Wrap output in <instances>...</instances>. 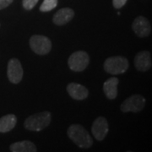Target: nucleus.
<instances>
[{
    "mask_svg": "<svg viewBox=\"0 0 152 152\" xmlns=\"http://www.w3.org/2000/svg\"><path fill=\"white\" fill-rule=\"evenodd\" d=\"M69 138L77 146L82 149H88L93 145V140L88 131L80 124H72L68 129Z\"/></svg>",
    "mask_w": 152,
    "mask_h": 152,
    "instance_id": "1",
    "label": "nucleus"
},
{
    "mask_svg": "<svg viewBox=\"0 0 152 152\" xmlns=\"http://www.w3.org/2000/svg\"><path fill=\"white\" fill-rule=\"evenodd\" d=\"M52 120L49 112H42L28 117L24 123L25 128L31 131H40L47 128Z\"/></svg>",
    "mask_w": 152,
    "mask_h": 152,
    "instance_id": "2",
    "label": "nucleus"
},
{
    "mask_svg": "<svg viewBox=\"0 0 152 152\" xmlns=\"http://www.w3.org/2000/svg\"><path fill=\"white\" fill-rule=\"evenodd\" d=\"M129 61L122 56L111 57L105 60L104 69L111 75H121L124 74L129 69Z\"/></svg>",
    "mask_w": 152,
    "mask_h": 152,
    "instance_id": "3",
    "label": "nucleus"
},
{
    "mask_svg": "<svg viewBox=\"0 0 152 152\" xmlns=\"http://www.w3.org/2000/svg\"><path fill=\"white\" fill-rule=\"evenodd\" d=\"M30 47L35 53L45 55L50 53L52 49V42L42 35H34L30 39Z\"/></svg>",
    "mask_w": 152,
    "mask_h": 152,
    "instance_id": "4",
    "label": "nucleus"
},
{
    "mask_svg": "<svg viewBox=\"0 0 152 152\" xmlns=\"http://www.w3.org/2000/svg\"><path fill=\"white\" fill-rule=\"evenodd\" d=\"M90 63V58L86 52L78 51L69 56L68 64L71 70L75 72H81L85 70Z\"/></svg>",
    "mask_w": 152,
    "mask_h": 152,
    "instance_id": "5",
    "label": "nucleus"
},
{
    "mask_svg": "<svg viewBox=\"0 0 152 152\" xmlns=\"http://www.w3.org/2000/svg\"><path fill=\"white\" fill-rule=\"evenodd\" d=\"M146 103V101L144 96L140 95H133L127 99H125L124 102L122 103L120 109L123 113H138L140 112L142 109L145 107Z\"/></svg>",
    "mask_w": 152,
    "mask_h": 152,
    "instance_id": "6",
    "label": "nucleus"
},
{
    "mask_svg": "<svg viewBox=\"0 0 152 152\" xmlns=\"http://www.w3.org/2000/svg\"><path fill=\"white\" fill-rule=\"evenodd\" d=\"M7 75L9 80L13 84H19L23 78L21 64L17 58H11L8 63Z\"/></svg>",
    "mask_w": 152,
    "mask_h": 152,
    "instance_id": "7",
    "label": "nucleus"
},
{
    "mask_svg": "<svg viewBox=\"0 0 152 152\" xmlns=\"http://www.w3.org/2000/svg\"><path fill=\"white\" fill-rule=\"evenodd\" d=\"M108 130V123L104 117H98L93 122L91 132L95 139L98 141L103 140L107 134Z\"/></svg>",
    "mask_w": 152,
    "mask_h": 152,
    "instance_id": "8",
    "label": "nucleus"
},
{
    "mask_svg": "<svg viewBox=\"0 0 152 152\" xmlns=\"http://www.w3.org/2000/svg\"><path fill=\"white\" fill-rule=\"evenodd\" d=\"M132 29L139 37H146L151 32V23L144 16L136 18L132 24Z\"/></svg>",
    "mask_w": 152,
    "mask_h": 152,
    "instance_id": "9",
    "label": "nucleus"
},
{
    "mask_svg": "<svg viewBox=\"0 0 152 152\" xmlns=\"http://www.w3.org/2000/svg\"><path fill=\"white\" fill-rule=\"evenodd\" d=\"M151 55L148 51H142L138 53L134 58V66L136 69L139 71L149 70L151 68Z\"/></svg>",
    "mask_w": 152,
    "mask_h": 152,
    "instance_id": "10",
    "label": "nucleus"
},
{
    "mask_svg": "<svg viewBox=\"0 0 152 152\" xmlns=\"http://www.w3.org/2000/svg\"><path fill=\"white\" fill-rule=\"evenodd\" d=\"M67 91L71 97L77 101L85 100L89 95V91L86 87L80 84L72 82L69 83L67 86Z\"/></svg>",
    "mask_w": 152,
    "mask_h": 152,
    "instance_id": "11",
    "label": "nucleus"
},
{
    "mask_svg": "<svg viewBox=\"0 0 152 152\" xmlns=\"http://www.w3.org/2000/svg\"><path fill=\"white\" fill-rule=\"evenodd\" d=\"M75 16V11L70 8H63L58 11L53 18V21L56 26H64L72 20Z\"/></svg>",
    "mask_w": 152,
    "mask_h": 152,
    "instance_id": "12",
    "label": "nucleus"
},
{
    "mask_svg": "<svg viewBox=\"0 0 152 152\" xmlns=\"http://www.w3.org/2000/svg\"><path fill=\"white\" fill-rule=\"evenodd\" d=\"M118 83H119V80L117 77H112L104 82L103 91L106 96L110 100H113L117 97Z\"/></svg>",
    "mask_w": 152,
    "mask_h": 152,
    "instance_id": "13",
    "label": "nucleus"
},
{
    "mask_svg": "<svg viewBox=\"0 0 152 152\" xmlns=\"http://www.w3.org/2000/svg\"><path fill=\"white\" fill-rule=\"evenodd\" d=\"M17 118L14 114H8L0 118V133H8L16 125Z\"/></svg>",
    "mask_w": 152,
    "mask_h": 152,
    "instance_id": "14",
    "label": "nucleus"
},
{
    "mask_svg": "<svg viewBox=\"0 0 152 152\" xmlns=\"http://www.w3.org/2000/svg\"><path fill=\"white\" fill-rule=\"evenodd\" d=\"M10 151L12 152H36L37 147L31 141L23 140L12 144Z\"/></svg>",
    "mask_w": 152,
    "mask_h": 152,
    "instance_id": "15",
    "label": "nucleus"
},
{
    "mask_svg": "<svg viewBox=\"0 0 152 152\" xmlns=\"http://www.w3.org/2000/svg\"><path fill=\"white\" fill-rule=\"evenodd\" d=\"M58 5V0H43L42 4L40 6V11L49 12L53 10Z\"/></svg>",
    "mask_w": 152,
    "mask_h": 152,
    "instance_id": "16",
    "label": "nucleus"
},
{
    "mask_svg": "<svg viewBox=\"0 0 152 152\" xmlns=\"http://www.w3.org/2000/svg\"><path fill=\"white\" fill-rule=\"evenodd\" d=\"M38 1L39 0H22V5H23V8L25 10H31L37 5Z\"/></svg>",
    "mask_w": 152,
    "mask_h": 152,
    "instance_id": "17",
    "label": "nucleus"
},
{
    "mask_svg": "<svg viewBox=\"0 0 152 152\" xmlns=\"http://www.w3.org/2000/svg\"><path fill=\"white\" fill-rule=\"evenodd\" d=\"M127 0H113V4L115 9H121L126 4Z\"/></svg>",
    "mask_w": 152,
    "mask_h": 152,
    "instance_id": "18",
    "label": "nucleus"
},
{
    "mask_svg": "<svg viewBox=\"0 0 152 152\" xmlns=\"http://www.w3.org/2000/svg\"><path fill=\"white\" fill-rule=\"evenodd\" d=\"M14 0H0V10L10 6Z\"/></svg>",
    "mask_w": 152,
    "mask_h": 152,
    "instance_id": "19",
    "label": "nucleus"
}]
</instances>
